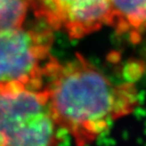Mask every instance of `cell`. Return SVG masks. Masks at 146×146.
Instances as JSON below:
<instances>
[{"mask_svg":"<svg viewBox=\"0 0 146 146\" xmlns=\"http://www.w3.org/2000/svg\"><path fill=\"white\" fill-rule=\"evenodd\" d=\"M50 28L0 31V88L13 84L44 88L52 64Z\"/></svg>","mask_w":146,"mask_h":146,"instance_id":"cell-3","label":"cell"},{"mask_svg":"<svg viewBox=\"0 0 146 146\" xmlns=\"http://www.w3.org/2000/svg\"><path fill=\"white\" fill-rule=\"evenodd\" d=\"M30 0H0V31L23 27Z\"/></svg>","mask_w":146,"mask_h":146,"instance_id":"cell-6","label":"cell"},{"mask_svg":"<svg viewBox=\"0 0 146 146\" xmlns=\"http://www.w3.org/2000/svg\"><path fill=\"white\" fill-rule=\"evenodd\" d=\"M44 88L55 121L76 146L94 143L139 104L133 83H113L79 53L63 63L55 60Z\"/></svg>","mask_w":146,"mask_h":146,"instance_id":"cell-1","label":"cell"},{"mask_svg":"<svg viewBox=\"0 0 146 146\" xmlns=\"http://www.w3.org/2000/svg\"><path fill=\"white\" fill-rule=\"evenodd\" d=\"M60 130L45 88H0V146H59Z\"/></svg>","mask_w":146,"mask_h":146,"instance_id":"cell-2","label":"cell"},{"mask_svg":"<svg viewBox=\"0 0 146 146\" xmlns=\"http://www.w3.org/2000/svg\"><path fill=\"white\" fill-rule=\"evenodd\" d=\"M37 18L73 39L111 24L110 0H30Z\"/></svg>","mask_w":146,"mask_h":146,"instance_id":"cell-4","label":"cell"},{"mask_svg":"<svg viewBox=\"0 0 146 146\" xmlns=\"http://www.w3.org/2000/svg\"><path fill=\"white\" fill-rule=\"evenodd\" d=\"M111 24L119 33H146V0H110Z\"/></svg>","mask_w":146,"mask_h":146,"instance_id":"cell-5","label":"cell"}]
</instances>
